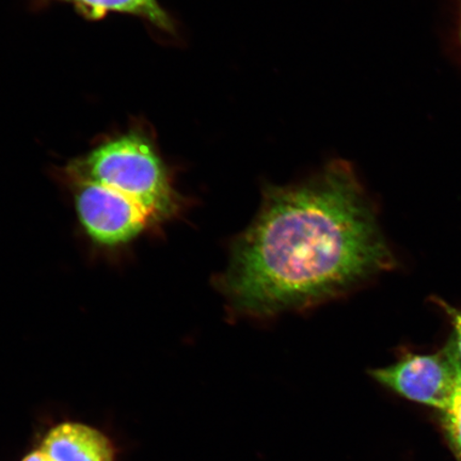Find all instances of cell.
Here are the masks:
<instances>
[{"label": "cell", "instance_id": "6da1fadb", "mask_svg": "<svg viewBox=\"0 0 461 461\" xmlns=\"http://www.w3.org/2000/svg\"><path fill=\"white\" fill-rule=\"evenodd\" d=\"M393 265L372 200L339 159L308 180L265 188L215 285L230 314L267 320L344 296Z\"/></svg>", "mask_w": 461, "mask_h": 461}, {"label": "cell", "instance_id": "7a4b0ae2", "mask_svg": "<svg viewBox=\"0 0 461 461\" xmlns=\"http://www.w3.org/2000/svg\"><path fill=\"white\" fill-rule=\"evenodd\" d=\"M75 209L95 243H131L181 214L184 198L146 137L125 135L68 167Z\"/></svg>", "mask_w": 461, "mask_h": 461}, {"label": "cell", "instance_id": "3957f363", "mask_svg": "<svg viewBox=\"0 0 461 461\" xmlns=\"http://www.w3.org/2000/svg\"><path fill=\"white\" fill-rule=\"evenodd\" d=\"M456 356L451 339L439 353L407 354L393 365L368 373L379 384L403 399L446 411L458 390Z\"/></svg>", "mask_w": 461, "mask_h": 461}, {"label": "cell", "instance_id": "277c9868", "mask_svg": "<svg viewBox=\"0 0 461 461\" xmlns=\"http://www.w3.org/2000/svg\"><path fill=\"white\" fill-rule=\"evenodd\" d=\"M41 449L50 461H114L111 439L82 423L55 426L45 436Z\"/></svg>", "mask_w": 461, "mask_h": 461}, {"label": "cell", "instance_id": "5b68a950", "mask_svg": "<svg viewBox=\"0 0 461 461\" xmlns=\"http://www.w3.org/2000/svg\"><path fill=\"white\" fill-rule=\"evenodd\" d=\"M83 9L86 14L100 17L111 11L140 15L163 31L172 32L173 23L161 9L158 0H67Z\"/></svg>", "mask_w": 461, "mask_h": 461}, {"label": "cell", "instance_id": "8992f818", "mask_svg": "<svg viewBox=\"0 0 461 461\" xmlns=\"http://www.w3.org/2000/svg\"><path fill=\"white\" fill-rule=\"evenodd\" d=\"M443 426L447 439L458 461L461 460V389L458 388L456 395L446 411H443Z\"/></svg>", "mask_w": 461, "mask_h": 461}, {"label": "cell", "instance_id": "52a82bcc", "mask_svg": "<svg viewBox=\"0 0 461 461\" xmlns=\"http://www.w3.org/2000/svg\"><path fill=\"white\" fill-rule=\"evenodd\" d=\"M442 307L447 311L449 319L452 320V324L454 327V334L452 337V342L454 343L455 348H456V353L458 355V358L461 361V310L451 307L445 303H442Z\"/></svg>", "mask_w": 461, "mask_h": 461}, {"label": "cell", "instance_id": "ba28073f", "mask_svg": "<svg viewBox=\"0 0 461 461\" xmlns=\"http://www.w3.org/2000/svg\"><path fill=\"white\" fill-rule=\"evenodd\" d=\"M23 461H50V459L46 456V454L42 451L41 448H39L37 451H33L31 454H28L27 456L23 459Z\"/></svg>", "mask_w": 461, "mask_h": 461}, {"label": "cell", "instance_id": "9c48e42d", "mask_svg": "<svg viewBox=\"0 0 461 461\" xmlns=\"http://www.w3.org/2000/svg\"><path fill=\"white\" fill-rule=\"evenodd\" d=\"M455 31H456V38L461 50V3L458 5L456 20H455Z\"/></svg>", "mask_w": 461, "mask_h": 461}, {"label": "cell", "instance_id": "30bf717a", "mask_svg": "<svg viewBox=\"0 0 461 461\" xmlns=\"http://www.w3.org/2000/svg\"><path fill=\"white\" fill-rule=\"evenodd\" d=\"M455 366H456V377L458 388L461 389V361L458 358V355L456 356V361H455Z\"/></svg>", "mask_w": 461, "mask_h": 461}, {"label": "cell", "instance_id": "8fae6325", "mask_svg": "<svg viewBox=\"0 0 461 461\" xmlns=\"http://www.w3.org/2000/svg\"><path fill=\"white\" fill-rule=\"evenodd\" d=\"M461 461V460H460Z\"/></svg>", "mask_w": 461, "mask_h": 461}]
</instances>
